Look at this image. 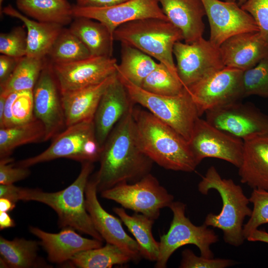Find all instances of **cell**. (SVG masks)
<instances>
[{
  "mask_svg": "<svg viewBox=\"0 0 268 268\" xmlns=\"http://www.w3.org/2000/svg\"><path fill=\"white\" fill-rule=\"evenodd\" d=\"M134 108L115 126L102 147L99 168L93 178L98 192L120 183L135 182L150 173L153 162L138 144Z\"/></svg>",
  "mask_w": 268,
  "mask_h": 268,
  "instance_id": "obj_1",
  "label": "cell"
},
{
  "mask_svg": "<svg viewBox=\"0 0 268 268\" xmlns=\"http://www.w3.org/2000/svg\"><path fill=\"white\" fill-rule=\"evenodd\" d=\"M137 141L142 152L167 170L192 172L199 165L188 141L148 111L134 108Z\"/></svg>",
  "mask_w": 268,
  "mask_h": 268,
  "instance_id": "obj_2",
  "label": "cell"
},
{
  "mask_svg": "<svg viewBox=\"0 0 268 268\" xmlns=\"http://www.w3.org/2000/svg\"><path fill=\"white\" fill-rule=\"evenodd\" d=\"M94 162H82L76 179L66 188L56 192H45L38 189L22 188L20 201H35L46 204L53 209L58 216L60 227H71L103 241L95 229L85 205V192Z\"/></svg>",
  "mask_w": 268,
  "mask_h": 268,
  "instance_id": "obj_3",
  "label": "cell"
},
{
  "mask_svg": "<svg viewBox=\"0 0 268 268\" xmlns=\"http://www.w3.org/2000/svg\"><path fill=\"white\" fill-rule=\"evenodd\" d=\"M218 192L222 201V208L217 214L210 213L204 224L221 230L225 243L238 247L245 240L243 234V222L252 210L249 207V199L242 187L231 179L222 178L215 167L210 166L198 184V190L207 195L210 190Z\"/></svg>",
  "mask_w": 268,
  "mask_h": 268,
  "instance_id": "obj_4",
  "label": "cell"
},
{
  "mask_svg": "<svg viewBox=\"0 0 268 268\" xmlns=\"http://www.w3.org/2000/svg\"><path fill=\"white\" fill-rule=\"evenodd\" d=\"M113 38L156 59L178 75L173 48L177 42L183 40V36L169 21L149 18L127 22L115 30Z\"/></svg>",
  "mask_w": 268,
  "mask_h": 268,
  "instance_id": "obj_5",
  "label": "cell"
},
{
  "mask_svg": "<svg viewBox=\"0 0 268 268\" xmlns=\"http://www.w3.org/2000/svg\"><path fill=\"white\" fill-rule=\"evenodd\" d=\"M120 79L134 103L145 108L189 141L195 123L200 115L187 88L184 87L180 94L174 96L159 95Z\"/></svg>",
  "mask_w": 268,
  "mask_h": 268,
  "instance_id": "obj_6",
  "label": "cell"
},
{
  "mask_svg": "<svg viewBox=\"0 0 268 268\" xmlns=\"http://www.w3.org/2000/svg\"><path fill=\"white\" fill-rule=\"evenodd\" d=\"M102 148L95 134L93 120L68 127L53 138L50 146L34 156L15 163L16 166L30 167L59 158L94 162L99 161Z\"/></svg>",
  "mask_w": 268,
  "mask_h": 268,
  "instance_id": "obj_7",
  "label": "cell"
},
{
  "mask_svg": "<svg viewBox=\"0 0 268 268\" xmlns=\"http://www.w3.org/2000/svg\"><path fill=\"white\" fill-rule=\"evenodd\" d=\"M173 213V219L166 234L160 236L159 253L155 267L165 268L172 255L179 248L193 244L199 249L201 256L212 258L210 246L218 241L214 231L204 223L194 224L185 215L186 204L173 201L169 207Z\"/></svg>",
  "mask_w": 268,
  "mask_h": 268,
  "instance_id": "obj_8",
  "label": "cell"
},
{
  "mask_svg": "<svg viewBox=\"0 0 268 268\" xmlns=\"http://www.w3.org/2000/svg\"><path fill=\"white\" fill-rule=\"evenodd\" d=\"M101 197L154 220L159 217L160 210L169 207L174 199L150 173L135 182L120 183L103 191Z\"/></svg>",
  "mask_w": 268,
  "mask_h": 268,
  "instance_id": "obj_9",
  "label": "cell"
},
{
  "mask_svg": "<svg viewBox=\"0 0 268 268\" xmlns=\"http://www.w3.org/2000/svg\"><path fill=\"white\" fill-rule=\"evenodd\" d=\"M173 55L178 75L187 88L225 67L219 47L203 37L192 43L177 42Z\"/></svg>",
  "mask_w": 268,
  "mask_h": 268,
  "instance_id": "obj_10",
  "label": "cell"
},
{
  "mask_svg": "<svg viewBox=\"0 0 268 268\" xmlns=\"http://www.w3.org/2000/svg\"><path fill=\"white\" fill-rule=\"evenodd\" d=\"M205 114L210 125L243 141L268 134V116L249 103L238 101Z\"/></svg>",
  "mask_w": 268,
  "mask_h": 268,
  "instance_id": "obj_11",
  "label": "cell"
},
{
  "mask_svg": "<svg viewBox=\"0 0 268 268\" xmlns=\"http://www.w3.org/2000/svg\"><path fill=\"white\" fill-rule=\"evenodd\" d=\"M243 71L225 67L187 88L200 116L208 110L238 101L244 98Z\"/></svg>",
  "mask_w": 268,
  "mask_h": 268,
  "instance_id": "obj_12",
  "label": "cell"
},
{
  "mask_svg": "<svg viewBox=\"0 0 268 268\" xmlns=\"http://www.w3.org/2000/svg\"><path fill=\"white\" fill-rule=\"evenodd\" d=\"M188 142L199 164L209 157L226 161L237 168L241 165L244 141L213 127L206 120H197Z\"/></svg>",
  "mask_w": 268,
  "mask_h": 268,
  "instance_id": "obj_13",
  "label": "cell"
},
{
  "mask_svg": "<svg viewBox=\"0 0 268 268\" xmlns=\"http://www.w3.org/2000/svg\"><path fill=\"white\" fill-rule=\"evenodd\" d=\"M34 115L43 124L45 141L66 128L62 95L52 66L45 65L33 89Z\"/></svg>",
  "mask_w": 268,
  "mask_h": 268,
  "instance_id": "obj_14",
  "label": "cell"
},
{
  "mask_svg": "<svg viewBox=\"0 0 268 268\" xmlns=\"http://www.w3.org/2000/svg\"><path fill=\"white\" fill-rule=\"evenodd\" d=\"M158 0H128L107 7L73 6L74 18L83 17L97 20L104 24L113 37L120 26L131 21L149 18L169 21Z\"/></svg>",
  "mask_w": 268,
  "mask_h": 268,
  "instance_id": "obj_15",
  "label": "cell"
},
{
  "mask_svg": "<svg viewBox=\"0 0 268 268\" xmlns=\"http://www.w3.org/2000/svg\"><path fill=\"white\" fill-rule=\"evenodd\" d=\"M210 27L209 41L219 47L228 38L245 32H259L253 17L235 1L201 0Z\"/></svg>",
  "mask_w": 268,
  "mask_h": 268,
  "instance_id": "obj_16",
  "label": "cell"
},
{
  "mask_svg": "<svg viewBox=\"0 0 268 268\" xmlns=\"http://www.w3.org/2000/svg\"><path fill=\"white\" fill-rule=\"evenodd\" d=\"M117 65L113 57L90 56L70 63L52 64V67L62 93L103 81L117 72Z\"/></svg>",
  "mask_w": 268,
  "mask_h": 268,
  "instance_id": "obj_17",
  "label": "cell"
},
{
  "mask_svg": "<svg viewBox=\"0 0 268 268\" xmlns=\"http://www.w3.org/2000/svg\"><path fill=\"white\" fill-rule=\"evenodd\" d=\"M97 192L95 180H89L85 192V205L95 229L106 243L119 247L131 256L133 261L138 262L141 257L136 241L126 232L121 220L102 206Z\"/></svg>",
  "mask_w": 268,
  "mask_h": 268,
  "instance_id": "obj_18",
  "label": "cell"
},
{
  "mask_svg": "<svg viewBox=\"0 0 268 268\" xmlns=\"http://www.w3.org/2000/svg\"><path fill=\"white\" fill-rule=\"evenodd\" d=\"M134 104L116 73L103 93L93 119L96 137L102 148L115 126Z\"/></svg>",
  "mask_w": 268,
  "mask_h": 268,
  "instance_id": "obj_19",
  "label": "cell"
},
{
  "mask_svg": "<svg viewBox=\"0 0 268 268\" xmlns=\"http://www.w3.org/2000/svg\"><path fill=\"white\" fill-rule=\"evenodd\" d=\"M29 231L40 240L49 261L62 264L69 261L75 254L102 246L103 241L83 237L71 227L63 228L59 233H49L35 226Z\"/></svg>",
  "mask_w": 268,
  "mask_h": 268,
  "instance_id": "obj_20",
  "label": "cell"
},
{
  "mask_svg": "<svg viewBox=\"0 0 268 268\" xmlns=\"http://www.w3.org/2000/svg\"><path fill=\"white\" fill-rule=\"evenodd\" d=\"M219 47L225 67L243 71L255 67L268 56V43L259 32L234 35Z\"/></svg>",
  "mask_w": 268,
  "mask_h": 268,
  "instance_id": "obj_21",
  "label": "cell"
},
{
  "mask_svg": "<svg viewBox=\"0 0 268 268\" xmlns=\"http://www.w3.org/2000/svg\"><path fill=\"white\" fill-rule=\"evenodd\" d=\"M169 20L182 33L185 43L203 37L205 10L201 0H158Z\"/></svg>",
  "mask_w": 268,
  "mask_h": 268,
  "instance_id": "obj_22",
  "label": "cell"
},
{
  "mask_svg": "<svg viewBox=\"0 0 268 268\" xmlns=\"http://www.w3.org/2000/svg\"><path fill=\"white\" fill-rule=\"evenodd\" d=\"M238 168L242 183L253 189L268 191V134L244 141Z\"/></svg>",
  "mask_w": 268,
  "mask_h": 268,
  "instance_id": "obj_23",
  "label": "cell"
},
{
  "mask_svg": "<svg viewBox=\"0 0 268 268\" xmlns=\"http://www.w3.org/2000/svg\"><path fill=\"white\" fill-rule=\"evenodd\" d=\"M116 73L98 84L61 93L66 128L93 120L101 98Z\"/></svg>",
  "mask_w": 268,
  "mask_h": 268,
  "instance_id": "obj_24",
  "label": "cell"
},
{
  "mask_svg": "<svg viewBox=\"0 0 268 268\" xmlns=\"http://www.w3.org/2000/svg\"><path fill=\"white\" fill-rule=\"evenodd\" d=\"M1 11L5 15L19 19L24 23L27 29L26 56L28 57L44 59L64 28L61 25L30 19L10 4L2 8Z\"/></svg>",
  "mask_w": 268,
  "mask_h": 268,
  "instance_id": "obj_25",
  "label": "cell"
},
{
  "mask_svg": "<svg viewBox=\"0 0 268 268\" xmlns=\"http://www.w3.org/2000/svg\"><path fill=\"white\" fill-rule=\"evenodd\" d=\"M68 28L77 36L93 57H112L114 38L102 23L88 18H74Z\"/></svg>",
  "mask_w": 268,
  "mask_h": 268,
  "instance_id": "obj_26",
  "label": "cell"
},
{
  "mask_svg": "<svg viewBox=\"0 0 268 268\" xmlns=\"http://www.w3.org/2000/svg\"><path fill=\"white\" fill-rule=\"evenodd\" d=\"M113 210L134 236L141 257L156 262L159 253V242L155 240L152 233L154 220L139 213L130 215L123 207H114Z\"/></svg>",
  "mask_w": 268,
  "mask_h": 268,
  "instance_id": "obj_27",
  "label": "cell"
},
{
  "mask_svg": "<svg viewBox=\"0 0 268 268\" xmlns=\"http://www.w3.org/2000/svg\"><path fill=\"white\" fill-rule=\"evenodd\" d=\"M17 8L35 20L61 25L71 23L73 6L67 0H16Z\"/></svg>",
  "mask_w": 268,
  "mask_h": 268,
  "instance_id": "obj_28",
  "label": "cell"
},
{
  "mask_svg": "<svg viewBox=\"0 0 268 268\" xmlns=\"http://www.w3.org/2000/svg\"><path fill=\"white\" fill-rule=\"evenodd\" d=\"M38 243L16 238L8 240L0 237V268H29L45 266L38 257Z\"/></svg>",
  "mask_w": 268,
  "mask_h": 268,
  "instance_id": "obj_29",
  "label": "cell"
},
{
  "mask_svg": "<svg viewBox=\"0 0 268 268\" xmlns=\"http://www.w3.org/2000/svg\"><path fill=\"white\" fill-rule=\"evenodd\" d=\"M45 138L44 126L35 117L23 124L0 128V159L10 157L19 146L44 142Z\"/></svg>",
  "mask_w": 268,
  "mask_h": 268,
  "instance_id": "obj_30",
  "label": "cell"
},
{
  "mask_svg": "<svg viewBox=\"0 0 268 268\" xmlns=\"http://www.w3.org/2000/svg\"><path fill=\"white\" fill-rule=\"evenodd\" d=\"M121 44V61L117 66V75L121 79L140 87L158 63L140 50L127 44Z\"/></svg>",
  "mask_w": 268,
  "mask_h": 268,
  "instance_id": "obj_31",
  "label": "cell"
},
{
  "mask_svg": "<svg viewBox=\"0 0 268 268\" xmlns=\"http://www.w3.org/2000/svg\"><path fill=\"white\" fill-rule=\"evenodd\" d=\"M133 261L131 256L119 247L107 243L102 247L80 252L68 261L80 268H111Z\"/></svg>",
  "mask_w": 268,
  "mask_h": 268,
  "instance_id": "obj_32",
  "label": "cell"
},
{
  "mask_svg": "<svg viewBox=\"0 0 268 268\" xmlns=\"http://www.w3.org/2000/svg\"><path fill=\"white\" fill-rule=\"evenodd\" d=\"M45 65L44 59L27 56L20 58L8 79L0 84V93L8 95L13 92L33 90Z\"/></svg>",
  "mask_w": 268,
  "mask_h": 268,
  "instance_id": "obj_33",
  "label": "cell"
},
{
  "mask_svg": "<svg viewBox=\"0 0 268 268\" xmlns=\"http://www.w3.org/2000/svg\"><path fill=\"white\" fill-rule=\"evenodd\" d=\"M48 56L52 64L70 63L91 56L80 40L69 29L64 28L54 42Z\"/></svg>",
  "mask_w": 268,
  "mask_h": 268,
  "instance_id": "obj_34",
  "label": "cell"
},
{
  "mask_svg": "<svg viewBox=\"0 0 268 268\" xmlns=\"http://www.w3.org/2000/svg\"><path fill=\"white\" fill-rule=\"evenodd\" d=\"M140 87L151 93L163 96L178 95L184 88L178 76L160 62L144 79Z\"/></svg>",
  "mask_w": 268,
  "mask_h": 268,
  "instance_id": "obj_35",
  "label": "cell"
},
{
  "mask_svg": "<svg viewBox=\"0 0 268 268\" xmlns=\"http://www.w3.org/2000/svg\"><path fill=\"white\" fill-rule=\"evenodd\" d=\"M242 85L244 97L257 95L268 98V56L243 71Z\"/></svg>",
  "mask_w": 268,
  "mask_h": 268,
  "instance_id": "obj_36",
  "label": "cell"
},
{
  "mask_svg": "<svg viewBox=\"0 0 268 268\" xmlns=\"http://www.w3.org/2000/svg\"><path fill=\"white\" fill-rule=\"evenodd\" d=\"M249 199L253 204V209L249 219L243 226L245 239L260 226L268 223V191L254 189Z\"/></svg>",
  "mask_w": 268,
  "mask_h": 268,
  "instance_id": "obj_37",
  "label": "cell"
},
{
  "mask_svg": "<svg viewBox=\"0 0 268 268\" xmlns=\"http://www.w3.org/2000/svg\"><path fill=\"white\" fill-rule=\"evenodd\" d=\"M27 31L22 26L15 27L7 33L0 34V53L16 58L26 55Z\"/></svg>",
  "mask_w": 268,
  "mask_h": 268,
  "instance_id": "obj_38",
  "label": "cell"
},
{
  "mask_svg": "<svg viewBox=\"0 0 268 268\" xmlns=\"http://www.w3.org/2000/svg\"><path fill=\"white\" fill-rule=\"evenodd\" d=\"M11 112L14 125L26 123L34 118L33 90L18 91L11 103Z\"/></svg>",
  "mask_w": 268,
  "mask_h": 268,
  "instance_id": "obj_39",
  "label": "cell"
},
{
  "mask_svg": "<svg viewBox=\"0 0 268 268\" xmlns=\"http://www.w3.org/2000/svg\"><path fill=\"white\" fill-rule=\"evenodd\" d=\"M235 262L230 259H214L196 256L189 249H185L182 253L181 268H225L232 266Z\"/></svg>",
  "mask_w": 268,
  "mask_h": 268,
  "instance_id": "obj_40",
  "label": "cell"
},
{
  "mask_svg": "<svg viewBox=\"0 0 268 268\" xmlns=\"http://www.w3.org/2000/svg\"><path fill=\"white\" fill-rule=\"evenodd\" d=\"M240 6L253 17L260 34L268 43V0H246Z\"/></svg>",
  "mask_w": 268,
  "mask_h": 268,
  "instance_id": "obj_41",
  "label": "cell"
},
{
  "mask_svg": "<svg viewBox=\"0 0 268 268\" xmlns=\"http://www.w3.org/2000/svg\"><path fill=\"white\" fill-rule=\"evenodd\" d=\"M10 157L0 160V184H13L22 180L30 174L29 168L23 167L12 163Z\"/></svg>",
  "mask_w": 268,
  "mask_h": 268,
  "instance_id": "obj_42",
  "label": "cell"
},
{
  "mask_svg": "<svg viewBox=\"0 0 268 268\" xmlns=\"http://www.w3.org/2000/svg\"><path fill=\"white\" fill-rule=\"evenodd\" d=\"M20 58L5 55L0 56V84L3 83L13 72Z\"/></svg>",
  "mask_w": 268,
  "mask_h": 268,
  "instance_id": "obj_43",
  "label": "cell"
},
{
  "mask_svg": "<svg viewBox=\"0 0 268 268\" xmlns=\"http://www.w3.org/2000/svg\"><path fill=\"white\" fill-rule=\"evenodd\" d=\"M21 187H17L13 184L0 185V198L10 200L14 203L20 201V192Z\"/></svg>",
  "mask_w": 268,
  "mask_h": 268,
  "instance_id": "obj_44",
  "label": "cell"
},
{
  "mask_svg": "<svg viewBox=\"0 0 268 268\" xmlns=\"http://www.w3.org/2000/svg\"><path fill=\"white\" fill-rule=\"evenodd\" d=\"M128 0H76V5L83 7H107L115 5Z\"/></svg>",
  "mask_w": 268,
  "mask_h": 268,
  "instance_id": "obj_45",
  "label": "cell"
},
{
  "mask_svg": "<svg viewBox=\"0 0 268 268\" xmlns=\"http://www.w3.org/2000/svg\"><path fill=\"white\" fill-rule=\"evenodd\" d=\"M249 241L268 243V232L258 229L252 232L246 238Z\"/></svg>",
  "mask_w": 268,
  "mask_h": 268,
  "instance_id": "obj_46",
  "label": "cell"
},
{
  "mask_svg": "<svg viewBox=\"0 0 268 268\" xmlns=\"http://www.w3.org/2000/svg\"><path fill=\"white\" fill-rule=\"evenodd\" d=\"M15 225L13 219L7 213V212L0 211V229L13 227Z\"/></svg>",
  "mask_w": 268,
  "mask_h": 268,
  "instance_id": "obj_47",
  "label": "cell"
},
{
  "mask_svg": "<svg viewBox=\"0 0 268 268\" xmlns=\"http://www.w3.org/2000/svg\"><path fill=\"white\" fill-rule=\"evenodd\" d=\"M15 207V203L9 199L0 198V211L8 212Z\"/></svg>",
  "mask_w": 268,
  "mask_h": 268,
  "instance_id": "obj_48",
  "label": "cell"
},
{
  "mask_svg": "<svg viewBox=\"0 0 268 268\" xmlns=\"http://www.w3.org/2000/svg\"><path fill=\"white\" fill-rule=\"evenodd\" d=\"M235 2H238V4L241 5L242 3H243L246 0H229Z\"/></svg>",
  "mask_w": 268,
  "mask_h": 268,
  "instance_id": "obj_49",
  "label": "cell"
},
{
  "mask_svg": "<svg viewBox=\"0 0 268 268\" xmlns=\"http://www.w3.org/2000/svg\"><path fill=\"white\" fill-rule=\"evenodd\" d=\"M3 1V0H0V12H1V9H2V8H1V6H1V5H2V4Z\"/></svg>",
  "mask_w": 268,
  "mask_h": 268,
  "instance_id": "obj_50",
  "label": "cell"
}]
</instances>
